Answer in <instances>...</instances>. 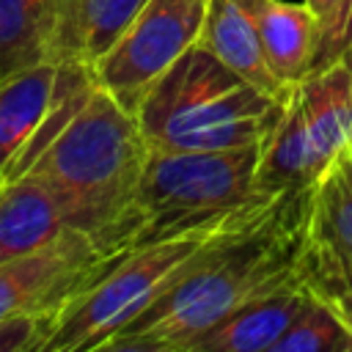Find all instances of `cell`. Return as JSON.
<instances>
[{
    "instance_id": "2",
    "label": "cell",
    "mask_w": 352,
    "mask_h": 352,
    "mask_svg": "<svg viewBox=\"0 0 352 352\" xmlns=\"http://www.w3.org/2000/svg\"><path fill=\"white\" fill-rule=\"evenodd\" d=\"M146 160L148 140L138 116L96 88L22 176H33L50 190L66 228L85 234L113 256L135 242Z\"/></svg>"
},
{
    "instance_id": "1",
    "label": "cell",
    "mask_w": 352,
    "mask_h": 352,
    "mask_svg": "<svg viewBox=\"0 0 352 352\" xmlns=\"http://www.w3.org/2000/svg\"><path fill=\"white\" fill-rule=\"evenodd\" d=\"M316 184L280 192L261 212L217 231L176 278L107 344V352H190L239 305L297 283Z\"/></svg>"
},
{
    "instance_id": "11",
    "label": "cell",
    "mask_w": 352,
    "mask_h": 352,
    "mask_svg": "<svg viewBox=\"0 0 352 352\" xmlns=\"http://www.w3.org/2000/svg\"><path fill=\"white\" fill-rule=\"evenodd\" d=\"M198 44L220 58L242 80L272 96H289L294 91V85L280 82L272 72L256 22L239 0H209Z\"/></svg>"
},
{
    "instance_id": "6",
    "label": "cell",
    "mask_w": 352,
    "mask_h": 352,
    "mask_svg": "<svg viewBox=\"0 0 352 352\" xmlns=\"http://www.w3.org/2000/svg\"><path fill=\"white\" fill-rule=\"evenodd\" d=\"M206 8L209 0H148L116 47L94 66L99 88L138 116L151 85L198 44Z\"/></svg>"
},
{
    "instance_id": "10",
    "label": "cell",
    "mask_w": 352,
    "mask_h": 352,
    "mask_svg": "<svg viewBox=\"0 0 352 352\" xmlns=\"http://www.w3.org/2000/svg\"><path fill=\"white\" fill-rule=\"evenodd\" d=\"M305 297L308 292L302 280L267 292L209 327L192 341L190 352H272L275 341L286 333Z\"/></svg>"
},
{
    "instance_id": "3",
    "label": "cell",
    "mask_w": 352,
    "mask_h": 352,
    "mask_svg": "<svg viewBox=\"0 0 352 352\" xmlns=\"http://www.w3.org/2000/svg\"><path fill=\"white\" fill-rule=\"evenodd\" d=\"M289 99L250 85L195 44L151 85L138 124L151 148L231 151L264 143Z\"/></svg>"
},
{
    "instance_id": "5",
    "label": "cell",
    "mask_w": 352,
    "mask_h": 352,
    "mask_svg": "<svg viewBox=\"0 0 352 352\" xmlns=\"http://www.w3.org/2000/svg\"><path fill=\"white\" fill-rule=\"evenodd\" d=\"M261 209H256V212H261ZM256 212H250V214H256ZM250 214H245V217H250ZM245 217H236L217 228L187 231L179 236H168L160 242L135 245V248L121 250L116 256V261L88 289H82L74 300L66 302V308L58 316L55 333L47 344V352L104 349V344L126 322H132L217 231H223Z\"/></svg>"
},
{
    "instance_id": "12",
    "label": "cell",
    "mask_w": 352,
    "mask_h": 352,
    "mask_svg": "<svg viewBox=\"0 0 352 352\" xmlns=\"http://www.w3.org/2000/svg\"><path fill=\"white\" fill-rule=\"evenodd\" d=\"M327 165L330 162L322 157L311 135L305 110L297 99V85H294L280 124L272 129V135L261 146V157L256 168V190L264 195H280L286 190L316 184V179L324 173Z\"/></svg>"
},
{
    "instance_id": "8",
    "label": "cell",
    "mask_w": 352,
    "mask_h": 352,
    "mask_svg": "<svg viewBox=\"0 0 352 352\" xmlns=\"http://www.w3.org/2000/svg\"><path fill=\"white\" fill-rule=\"evenodd\" d=\"M77 63H38L0 82V176L14 182Z\"/></svg>"
},
{
    "instance_id": "4",
    "label": "cell",
    "mask_w": 352,
    "mask_h": 352,
    "mask_svg": "<svg viewBox=\"0 0 352 352\" xmlns=\"http://www.w3.org/2000/svg\"><path fill=\"white\" fill-rule=\"evenodd\" d=\"M261 146L264 143L231 151L148 146L138 192V234L132 248L187 231L217 228L278 198L256 190Z\"/></svg>"
},
{
    "instance_id": "19",
    "label": "cell",
    "mask_w": 352,
    "mask_h": 352,
    "mask_svg": "<svg viewBox=\"0 0 352 352\" xmlns=\"http://www.w3.org/2000/svg\"><path fill=\"white\" fill-rule=\"evenodd\" d=\"M58 316L16 314L0 319V352H47Z\"/></svg>"
},
{
    "instance_id": "17",
    "label": "cell",
    "mask_w": 352,
    "mask_h": 352,
    "mask_svg": "<svg viewBox=\"0 0 352 352\" xmlns=\"http://www.w3.org/2000/svg\"><path fill=\"white\" fill-rule=\"evenodd\" d=\"M311 234L336 256L352 261V151L333 157L314 190Z\"/></svg>"
},
{
    "instance_id": "15",
    "label": "cell",
    "mask_w": 352,
    "mask_h": 352,
    "mask_svg": "<svg viewBox=\"0 0 352 352\" xmlns=\"http://www.w3.org/2000/svg\"><path fill=\"white\" fill-rule=\"evenodd\" d=\"M297 99L322 157L333 162L352 138V69L336 60L319 72H308L297 82Z\"/></svg>"
},
{
    "instance_id": "16",
    "label": "cell",
    "mask_w": 352,
    "mask_h": 352,
    "mask_svg": "<svg viewBox=\"0 0 352 352\" xmlns=\"http://www.w3.org/2000/svg\"><path fill=\"white\" fill-rule=\"evenodd\" d=\"M52 0H0V82L47 63Z\"/></svg>"
},
{
    "instance_id": "13",
    "label": "cell",
    "mask_w": 352,
    "mask_h": 352,
    "mask_svg": "<svg viewBox=\"0 0 352 352\" xmlns=\"http://www.w3.org/2000/svg\"><path fill=\"white\" fill-rule=\"evenodd\" d=\"M261 36L267 60L280 82L297 85L314 60L319 25L308 3L289 0H239Z\"/></svg>"
},
{
    "instance_id": "14",
    "label": "cell",
    "mask_w": 352,
    "mask_h": 352,
    "mask_svg": "<svg viewBox=\"0 0 352 352\" xmlns=\"http://www.w3.org/2000/svg\"><path fill=\"white\" fill-rule=\"evenodd\" d=\"M60 212L50 190L33 179L19 176L0 190V264L38 250L63 231Z\"/></svg>"
},
{
    "instance_id": "20",
    "label": "cell",
    "mask_w": 352,
    "mask_h": 352,
    "mask_svg": "<svg viewBox=\"0 0 352 352\" xmlns=\"http://www.w3.org/2000/svg\"><path fill=\"white\" fill-rule=\"evenodd\" d=\"M336 60H344L352 69V0L344 3L341 19L333 28V33L316 44V52H314V60H311L308 72H319V69H324Z\"/></svg>"
},
{
    "instance_id": "7",
    "label": "cell",
    "mask_w": 352,
    "mask_h": 352,
    "mask_svg": "<svg viewBox=\"0 0 352 352\" xmlns=\"http://www.w3.org/2000/svg\"><path fill=\"white\" fill-rule=\"evenodd\" d=\"M116 256L99 250L85 234L63 228L38 250L0 264V319L16 314L60 316L66 302L88 289Z\"/></svg>"
},
{
    "instance_id": "22",
    "label": "cell",
    "mask_w": 352,
    "mask_h": 352,
    "mask_svg": "<svg viewBox=\"0 0 352 352\" xmlns=\"http://www.w3.org/2000/svg\"><path fill=\"white\" fill-rule=\"evenodd\" d=\"M3 184H6V182H3V176H0V190H3Z\"/></svg>"
},
{
    "instance_id": "18",
    "label": "cell",
    "mask_w": 352,
    "mask_h": 352,
    "mask_svg": "<svg viewBox=\"0 0 352 352\" xmlns=\"http://www.w3.org/2000/svg\"><path fill=\"white\" fill-rule=\"evenodd\" d=\"M272 352H352V330L336 311L308 292L302 308L275 341Z\"/></svg>"
},
{
    "instance_id": "23",
    "label": "cell",
    "mask_w": 352,
    "mask_h": 352,
    "mask_svg": "<svg viewBox=\"0 0 352 352\" xmlns=\"http://www.w3.org/2000/svg\"><path fill=\"white\" fill-rule=\"evenodd\" d=\"M349 151H352V138H349Z\"/></svg>"
},
{
    "instance_id": "9",
    "label": "cell",
    "mask_w": 352,
    "mask_h": 352,
    "mask_svg": "<svg viewBox=\"0 0 352 352\" xmlns=\"http://www.w3.org/2000/svg\"><path fill=\"white\" fill-rule=\"evenodd\" d=\"M148 0H52L47 63L96 66Z\"/></svg>"
},
{
    "instance_id": "21",
    "label": "cell",
    "mask_w": 352,
    "mask_h": 352,
    "mask_svg": "<svg viewBox=\"0 0 352 352\" xmlns=\"http://www.w3.org/2000/svg\"><path fill=\"white\" fill-rule=\"evenodd\" d=\"M308 3V8L314 11V16H316V25H319V36H316V44L322 41V38H327L330 33H333V28L338 25V19H341V11H344V3L346 0H305ZM316 52V50H314Z\"/></svg>"
}]
</instances>
